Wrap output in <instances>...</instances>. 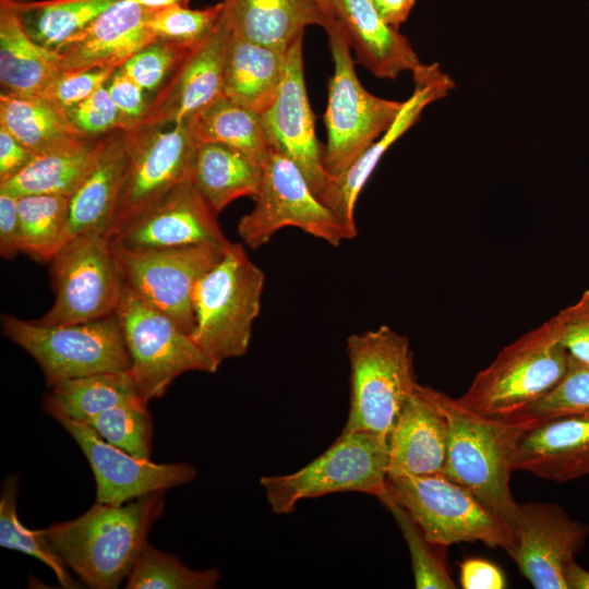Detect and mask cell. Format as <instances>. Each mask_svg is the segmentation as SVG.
<instances>
[{
  "mask_svg": "<svg viewBox=\"0 0 589 589\" xmlns=\"http://www.w3.org/2000/svg\"><path fill=\"white\" fill-rule=\"evenodd\" d=\"M550 322L568 354L589 363V289L576 302L551 317Z\"/></svg>",
  "mask_w": 589,
  "mask_h": 589,
  "instance_id": "cell-44",
  "label": "cell"
},
{
  "mask_svg": "<svg viewBox=\"0 0 589 589\" xmlns=\"http://www.w3.org/2000/svg\"><path fill=\"white\" fill-rule=\"evenodd\" d=\"M220 578L217 567L196 570L177 556L149 544L143 548L128 576L127 589H212Z\"/></svg>",
  "mask_w": 589,
  "mask_h": 589,
  "instance_id": "cell-37",
  "label": "cell"
},
{
  "mask_svg": "<svg viewBox=\"0 0 589 589\" xmlns=\"http://www.w3.org/2000/svg\"><path fill=\"white\" fill-rule=\"evenodd\" d=\"M1 324L4 336L35 359L50 387L73 377L131 368L116 314L55 326L5 314Z\"/></svg>",
  "mask_w": 589,
  "mask_h": 589,
  "instance_id": "cell-8",
  "label": "cell"
},
{
  "mask_svg": "<svg viewBox=\"0 0 589 589\" xmlns=\"http://www.w3.org/2000/svg\"><path fill=\"white\" fill-rule=\"evenodd\" d=\"M387 438L369 433H340L320 456L301 469L265 476L260 484L273 513L291 514L305 498L339 492H359L378 500L387 494Z\"/></svg>",
  "mask_w": 589,
  "mask_h": 589,
  "instance_id": "cell-6",
  "label": "cell"
},
{
  "mask_svg": "<svg viewBox=\"0 0 589 589\" xmlns=\"http://www.w3.org/2000/svg\"><path fill=\"white\" fill-rule=\"evenodd\" d=\"M192 127L199 143L224 144L261 165L274 151L261 115L224 95L192 119Z\"/></svg>",
  "mask_w": 589,
  "mask_h": 589,
  "instance_id": "cell-32",
  "label": "cell"
},
{
  "mask_svg": "<svg viewBox=\"0 0 589 589\" xmlns=\"http://www.w3.org/2000/svg\"><path fill=\"white\" fill-rule=\"evenodd\" d=\"M134 1L151 11L160 10V9H165L172 5L188 7V3L190 2V0H134Z\"/></svg>",
  "mask_w": 589,
  "mask_h": 589,
  "instance_id": "cell-52",
  "label": "cell"
},
{
  "mask_svg": "<svg viewBox=\"0 0 589 589\" xmlns=\"http://www.w3.org/2000/svg\"><path fill=\"white\" fill-rule=\"evenodd\" d=\"M19 196L0 190V254L5 260L22 252Z\"/></svg>",
  "mask_w": 589,
  "mask_h": 589,
  "instance_id": "cell-47",
  "label": "cell"
},
{
  "mask_svg": "<svg viewBox=\"0 0 589 589\" xmlns=\"http://www.w3.org/2000/svg\"><path fill=\"white\" fill-rule=\"evenodd\" d=\"M110 243L123 285L192 334L195 286L220 260L228 245L204 243L129 250Z\"/></svg>",
  "mask_w": 589,
  "mask_h": 589,
  "instance_id": "cell-14",
  "label": "cell"
},
{
  "mask_svg": "<svg viewBox=\"0 0 589 589\" xmlns=\"http://www.w3.org/2000/svg\"><path fill=\"white\" fill-rule=\"evenodd\" d=\"M106 86L123 118L125 131L139 127L149 105L146 92L128 76L121 68L115 70Z\"/></svg>",
  "mask_w": 589,
  "mask_h": 589,
  "instance_id": "cell-46",
  "label": "cell"
},
{
  "mask_svg": "<svg viewBox=\"0 0 589 589\" xmlns=\"http://www.w3.org/2000/svg\"><path fill=\"white\" fill-rule=\"evenodd\" d=\"M151 10L118 0L55 50L62 71L117 70L157 38L147 26Z\"/></svg>",
  "mask_w": 589,
  "mask_h": 589,
  "instance_id": "cell-21",
  "label": "cell"
},
{
  "mask_svg": "<svg viewBox=\"0 0 589 589\" xmlns=\"http://www.w3.org/2000/svg\"><path fill=\"white\" fill-rule=\"evenodd\" d=\"M231 32L247 40L287 51L305 27L325 28L335 19L315 0H225Z\"/></svg>",
  "mask_w": 589,
  "mask_h": 589,
  "instance_id": "cell-26",
  "label": "cell"
},
{
  "mask_svg": "<svg viewBox=\"0 0 589 589\" xmlns=\"http://www.w3.org/2000/svg\"><path fill=\"white\" fill-rule=\"evenodd\" d=\"M17 204L22 253L50 262L68 240L70 196L27 194Z\"/></svg>",
  "mask_w": 589,
  "mask_h": 589,
  "instance_id": "cell-35",
  "label": "cell"
},
{
  "mask_svg": "<svg viewBox=\"0 0 589 589\" xmlns=\"http://www.w3.org/2000/svg\"><path fill=\"white\" fill-rule=\"evenodd\" d=\"M0 127L35 155L93 139L82 135L67 111L44 95L1 93Z\"/></svg>",
  "mask_w": 589,
  "mask_h": 589,
  "instance_id": "cell-29",
  "label": "cell"
},
{
  "mask_svg": "<svg viewBox=\"0 0 589 589\" xmlns=\"http://www.w3.org/2000/svg\"><path fill=\"white\" fill-rule=\"evenodd\" d=\"M84 423L110 444L133 456L149 459L153 421L146 402L122 404L95 414Z\"/></svg>",
  "mask_w": 589,
  "mask_h": 589,
  "instance_id": "cell-38",
  "label": "cell"
},
{
  "mask_svg": "<svg viewBox=\"0 0 589 589\" xmlns=\"http://www.w3.org/2000/svg\"><path fill=\"white\" fill-rule=\"evenodd\" d=\"M350 406L341 433L369 432L385 438L413 393L412 352L407 337L387 325L348 337Z\"/></svg>",
  "mask_w": 589,
  "mask_h": 589,
  "instance_id": "cell-4",
  "label": "cell"
},
{
  "mask_svg": "<svg viewBox=\"0 0 589 589\" xmlns=\"http://www.w3.org/2000/svg\"><path fill=\"white\" fill-rule=\"evenodd\" d=\"M72 125L85 137H99L125 131L123 118L111 99L106 84L89 97L67 110Z\"/></svg>",
  "mask_w": 589,
  "mask_h": 589,
  "instance_id": "cell-43",
  "label": "cell"
},
{
  "mask_svg": "<svg viewBox=\"0 0 589 589\" xmlns=\"http://www.w3.org/2000/svg\"><path fill=\"white\" fill-rule=\"evenodd\" d=\"M103 136L36 155L20 173L0 183V190L15 196L27 194L71 196L91 170Z\"/></svg>",
  "mask_w": 589,
  "mask_h": 589,
  "instance_id": "cell-31",
  "label": "cell"
},
{
  "mask_svg": "<svg viewBox=\"0 0 589 589\" xmlns=\"http://www.w3.org/2000/svg\"><path fill=\"white\" fill-rule=\"evenodd\" d=\"M44 409L73 437L96 480V502L121 505L141 496L193 481L196 469L187 462L156 464L110 444L84 422L43 400Z\"/></svg>",
  "mask_w": 589,
  "mask_h": 589,
  "instance_id": "cell-15",
  "label": "cell"
},
{
  "mask_svg": "<svg viewBox=\"0 0 589 589\" xmlns=\"http://www.w3.org/2000/svg\"><path fill=\"white\" fill-rule=\"evenodd\" d=\"M334 62L324 115L323 163L330 177L346 171L394 122L404 101L378 97L360 83L342 26L325 28Z\"/></svg>",
  "mask_w": 589,
  "mask_h": 589,
  "instance_id": "cell-7",
  "label": "cell"
},
{
  "mask_svg": "<svg viewBox=\"0 0 589 589\" xmlns=\"http://www.w3.org/2000/svg\"><path fill=\"white\" fill-rule=\"evenodd\" d=\"M567 589H589V572L574 561L565 575Z\"/></svg>",
  "mask_w": 589,
  "mask_h": 589,
  "instance_id": "cell-51",
  "label": "cell"
},
{
  "mask_svg": "<svg viewBox=\"0 0 589 589\" xmlns=\"http://www.w3.org/2000/svg\"><path fill=\"white\" fill-rule=\"evenodd\" d=\"M55 301L35 323L68 325L116 314L123 280L108 236H74L50 261Z\"/></svg>",
  "mask_w": 589,
  "mask_h": 589,
  "instance_id": "cell-12",
  "label": "cell"
},
{
  "mask_svg": "<svg viewBox=\"0 0 589 589\" xmlns=\"http://www.w3.org/2000/svg\"><path fill=\"white\" fill-rule=\"evenodd\" d=\"M61 72L56 50L29 37L13 0H0L1 93L43 95Z\"/></svg>",
  "mask_w": 589,
  "mask_h": 589,
  "instance_id": "cell-27",
  "label": "cell"
},
{
  "mask_svg": "<svg viewBox=\"0 0 589 589\" xmlns=\"http://www.w3.org/2000/svg\"><path fill=\"white\" fill-rule=\"evenodd\" d=\"M164 507V491L121 505L96 502L83 515L52 524L44 533L85 585L115 589L129 576Z\"/></svg>",
  "mask_w": 589,
  "mask_h": 589,
  "instance_id": "cell-1",
  "label": "cell"
},
{
  "mask_svg": "<svg viewBox=\"0 0 589 589\" xmlns=\"http://www.w3.org/2000/svg\"><path fill=\"white\" fill-rule=\"evenodd\" d=\"M116 316L131 359L129 372L146 404L185 372L218 370L191 334L124 285Z\"/></svg>",
  "mask_w": 589,
  "mask_h": 589,
  "instance_id": "cell-9",
  "label": "cell"
},
{
  "mask_svg": "<svg viewBox=\"0 0 589 589\" xmlns=\"http://www.w3.org/2000/svg\"><path fill=\"white\" fill-rule=\"evenodd\" d=\"M192 48L156 39L134 53L120 68L146 93H157Z\"/></svg>",
  "mask_w": 589,
  "mask_h": 589,
  "instance_id": "cell-42",
  "label": "cell"
},
{
  "mask_svg": "<svg viewBox=\"0 0 589 589\" xmlns=\"http://www.w3.org/2000/svg\"><path fill=\"white\" fill-rule=\"evenodd\" d=\"M569 416H589V363L570 356L558 384L509 420L544 421Z\"/></svg>",
  "mask_w": 589,
  "mask_h": 589,
  "instance_id": "cell-40",
  "label": "cell"
},
{
  "mask_svg": "<svg viewBox=\"0 0 589 589\" xmlns=\"http://www.w3.org/2000/svg\"><path fill=\"white\" fill-rule=\"evenodd\" d=\"M460 585L464 589H503L506 579L495 564L471 557L460 564Z\"/></svg>",
  "mask_w": 589,
  "mask_h": 589,
  "instance_id": "cell-48",
  "label": "cell"
},
{
  "mask_svg": "<svg viewBox=\"0 0 589 589\" xmlns=\"http://www.w3.org/2000/svg\"><path fill=\"white\" fill-rule=\"evenodd\" d=\"M508 555L536 589H567L568 566L582 550L589 527L573 519L560 505L518 503L509 526Z\"/></svg>",
  "mask_w": 589,
  "mask_h": 589,
  "instance_id": "cell-16",
  "label": "cell"
},
{
  "mask_svg": "<svg viewBox=\"0 0 589 589\" xmlns=\"http://www.w3.org/2000/svg\"><path fill=\"white\" fill-rule=\"evenodd\" d=\"M118 0H13L25 31L37 44L56 49Z\"/></svg>",
  "mask_w": 589,
  "mask_h": 589,
  "instance_id": "cell-34",
  "label": "cell"
},
{
  "mask_svg": "<svg viewBox=\"0 0 589 589\" xmlns=\"http://www.w3.org/2000/svg\"><path fill=\"white\" fill-rule=\"evenodd\" d=\"M393 515L409 549L414 587L418 589H455L440 545L431 543L412 517L398 504L384 497L381 500Z\"/></svg>",
  "mask_w": 589,
  "mask_h": 589,
  "instance_id": "cell-39",
  "label": "cell"
},
{
  "mask_svg": "<svg viewBox=\"0 0 589 589\" xmlns=\"http://www.w3.org/2000/svg\"><path fill=\"white\" fill-rule=\"evenodd\" d=\"M302 46L300 37L287 50L277 95L261 118L272 148L301 169L320 199L330 176L323 163L324 146L316 137L315 117L306 94Z\"/></svg>",
  "mask_w": 589,
  "mask_h": 589,
  "instance_id": "cell-17",
  "label": "cell"
},
{
  "mask_svg": "<svg viewBox=\"0 0 589 589\" xmlns=\"http://www.w3.org/2000/svg\"><path fill=\"white\" fill-rule=\"evenodd\" d=\"M381 16L398 29L408 19L416 0H371Z\"/></svg>",
  "mask_w": 589,
  "mask_h": 589,
  "instance_id": "cell-50",
  "label": "cell"
},
{
  "mask_svg": "<svg viewBox=\"0 0 589 589\" xmlns=\"http://www.w3.org/2000/svg\"><path fill=\"white\" fill-rule=\"evenodd\" d=\"M36 155L0 127V183L20 173Z\"/></svg>",
  "mask_w": 589,
  "mask_h": 589,
  "instance_id": "cell-49",
  "label": "cell"
},
{
  "mask_svg": "<svg viewBox=\"0 0 589 589\" xmlns=\"http://www.w3.org/2000/svg\"><path fill=\"white\" fill-rule=\"evenodd\" d=\"M414 88L389 128L341 175L330 177L320 200L357 236L358 196L386 151L419 119L423 109L454 88L453 79L437 63H421L413 72Z\"/></svg>",
  "mask_w": 589,
  "mask_h": 589,
  "instance_id": "cell-20",
  "label": "cell"
},
{
  "mask_svg": "<svg viewBox=\"0 0 589 589\" xmlns=\"http://www.w3.org/2000/svg\"><path fill=\"white\" fill-rule=\"evenodd\" d=\"M199 145L192 120L125 131L124 173L109 238L191 180Z\"/></svg>",
  "mask_w": 589,
  "mask_h": 589,
  "instance_id": "cell-11",
  "label": "cell"
},
{
  "mask_svg": "<svg viewBox=\"0 0 589 589\" xmlns=\"http://www.w3.org/2000/svg\"><path fill=\"white\" fill-rule=\"evenodd\" d=\"M286 52L247 40L231 32L224 68V96L263 113L277 95Z\"/></svg>",
  "mask_w": 589,
  "mask_h": 589,
  "instance_id": "cell-28",
  "label": "cell"
},
{
  "mask_svg": "<svg viewBox=\"0 0 589 589\" xmlns=\"http://www.w3.org/2000/svg\"><path fill=\"white\" fill-rule=\"evenodd\" d=\"M17 491L19 477L12 474L4 481L0 498V545L41 561L55 573L63 588H77V582L47 540L44 529H28L20 521L16 512Z\"/></svg>",
  "mask_w": 589,
  "mask_h": 589,
  "instance_id": "cell-36",
  "label": "cell"
},
{
  "mask_svg": "<svg viewBox=\"0 0 589 589\" xmlns=\"http://www.w3.org/2000/svg\"><path fill=\"white\" fill-rule=\"evenodd\" d=\"M568 362L548 320L504 347L457 400L480 414L509 419L551 392Z\"/></svg>",
  "mask_w": 589,
  "mask_h": 589,
  "instance_id": "cell-5",
  "label": "cell"
},
{
  "mask_svg": "<svg viewBox=\"0 0 589 589\" xmlns=\"http://www.w3.org/2000/svg\"><path fill=\"white\" fill-rule=\"evenodd\" d=\"M230 35L231 28L223 12L212 32L189 51L173 74L149 100L141 124L173 125L190 121L223 96L224 68Z\"/></svg>",
  "mask_w": 589,
  "mask_h": 589,
  "instance_id": "cell-18",
  "label": "cell"
},
{
  "mask_svg": "<svg viewBox=\"0 0 589 589\" xmlns=\"http://www.w3.org/2000/svg\"><path fill=\"white\" fill-rule=\"evenodd\" d=\"M113 72L103 68L62 71L43 95L67 111L105 85Z\"/></svg>",
  "mask_w": 589,
  "mask_h": 589,
  "instance_id": "cell-45",
  "label": "cell"
},
{
  "mask_svg": "<svg viewBox=\"0 0 589 589\" xmlns=\"http://www.w3.org/2000/svg\"><path fill=\"white\" fill-rule=\"evenodd\" d=\"M320 8L330 17L334 19L332 0H315Z\"/></svg>",
  "mask_w": 589,
  "mask_h": 589,
  "instance_id": "cell-53",
  "label": "cell"
},
{
  "mask_svg": "<svg viewBox=\"0 0 589 589\" xmlns=\"http://www.w3.org/2000/svg\"><path fill=\"white\" fill-rule=\"evenodd\" d=\"M263 165L248 155L218 143H200L192 182L218 214L239 197H255L261 188Z\"/></svg>",
  "mask_w": 589,
  "mask_h": 589,
  "instance_id": "cell-30",
  "label": "cell"
},
{
  "mask_svg": "<svg viewBox=\"0 0 589 589\" xmlns=\"http://www.w3.org/2000/svg\"><path fill=\"white\" fill-rule=\"evenodd\" d=\"M384 497L401 506L433 544L447 548L460 542H482L507 553L513 545L507 525L470 491L443 473L387 478Z\"/></svg>",
  "mask_w": 589,
  "mask_h": 589,
  "instance_id": "cell-10",
  "label": "cell"
},
{
  "mask_svg": "<svg viewBox=\"0 0 589 589\" xmlns=\"http://www.w3.org/2000/svg\"><path fill=\"white\" fill-rule=\"evenodd\" d=\"M125 166V131L105 134L96 159L70 196L68 239L86 232L109 237Z\"/></svg>",
  "mask_w": 589,
  "mask_h": 589,
  "instance_id": "cell-25",
  "label": "cell"
},
{
  "mask_svg": "<svg viewBox=\"0 0 589 589\" xmlns=\"http://www.w3.org/2000/svg\"><path fill=\"white\" fill-rule=\"evenodd\" d=\"M332 9L358 61L375 76L395 79L421 64L408 38L385 22L371 0H332Z\"/></svg>",
  "mask_w": 589,
  "mask_h": 589,
  "instance_id": "cell-24",
  "label": "cell"
},
{
  "mask_svg": "<svg viewBox=\"0 0 589 589\" xmlns=\"http://www.w3.org/2000/svg\"><path fill=\"white\" fill-rule=\"evenodd\" d=\"M224 8V1L204 9L172 5L152 11L147 26L157 39L194 47L212 32Z\"/></svg>",
  "mask_w": 589,
  "mask_h": 589,
  "instance_id": "cell-41",
  "label": "cell"
},
{
  "mask_svg": "<svg viewBox=\"0 0 589 589\" xmlns=\"http://www.w3.org/2000/svg\"><path fill=\"white\" fill-rule=\"evenodd\" d=\"M513 470L564 483L589 474V416L533 421L518 437Z\"/></svg>",
  "mask_w": 589,
  "mask_h": 589,
  "instance_id": "cell-23",
  "label": "cell"
},
{
  "mask_svg": "<svg viewBox=\"0 0 589 589\" xmlns=\"http://www.w3.org/2000/svg\"><path fill=\"white\" fill-rule=\"evenodd\" d=\"M254 201V207L237 227L251 249L266 244L285 227H297L335 247L354 238L314 193L301 169L276 151L263 165L262 183Z\"/></svg>",
  "mask_w": 589,
  "mask_h": 589,
  "instance_id": "cell-13",
  "label": "cell"
},
{
  "mask_svg": "<svg viewBox=\"0 0 589 589\" xmlns=\"http://www.w3.org/2000/svg\"><path fill=\"white\" fill-rule=\"evenodd\" d=\"M44 400L68 417L86 422L104 410L142 399L130 372L125 371L100 372L64 380L51 386V392Z\"/></svg>",
  "mask_w": 589,
  "mask_h": 589,
  "instance_id": "cell-33",
  "label": "cell"
},
{
  "mask_svg": "<svg viewBox=\"0 0 589 589\" xmlns=\"http://www.w3.org/2000/svg\"><path fill=\"white\" fill-rule=\"evenodd\" d=\"M216 213L188 180L133 221L110 241L129 250L169 249L193 244L228 245Z\"/></svg>",
  "mask_w": 589,
  "mask_h": 589,
  "instance_id": "cell-19",
  "label": "cell"
},
{
  "mask_svg": "<svg viewBox=\"0 0 589 589\" xmlns=\"http://www.w3.org/2000/svg\"><path fill=\"white\" fill-rule=\"evenodd\" d=\"M218 1H225V0H218Z\"/></svg>",
  "mask_w": 589,
  "mask_h": 589,
  "instance_id": "cell-54",
  "label": "cell"
},
{
  "mask_svg": "<svg viewBox=\"0 0 589 589\" xmlns=\"http://www.w3.org/2000/svg\"><path fill=\"white\" fill-rule=\"evenodd\" d=\"M432 396L448 424L443 474L476 495L509 528L518 509L509 486L512 454L532 420L491 418L441 392L432 389Z\"/></svg>",
  "mask_w": 589,
  "mask_h": 589,
  "instance_id": "cell-2",
  "label": "cell"
},
{
  "mask_svg": "<svg viewBox=\"0 0 589 589\" xmlns=\"http://www.w3.org/2000/svg\"><path fill=\"white\" fill-rule=\"evenodd\" d=\"M264 280L263 271L243 245L230 242L195 286V327L191 336L219 365L247 353L261 311Z\"/></svg>",
  "mask_w": 589,
  "mask_h": 589,
  "instance_id": "cell-3",
  "label": "cell"
},
{
  "mask_svg": "<svg viewBox=\"0 0 589 589\" xmlns=\"http://www.w3.org/2000/svg\"><path fill=\"white\" fill-rule=\"evenodd\" d=\"M388 477L443 473L448 446V424L432 396L417 384L388 435Z\"/></svg>",
  "mask_w": 589,
  "mask_h": 589,
  "instance_id": "cell-22",
  "label": "cell"
}]
</instances>
